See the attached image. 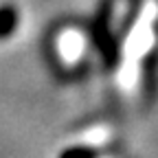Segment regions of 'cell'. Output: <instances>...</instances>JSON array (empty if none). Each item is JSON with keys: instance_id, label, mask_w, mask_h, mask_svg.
<instances>
[{"instance_id": "obj_1", "label": "cell", "mask_w": 158, "mask_h": 158, "mask_svg": "<svg viewBox=\"0 0 158 158\" xmlns=\"http://www.w3.org/2000/svg\"><path fill=\"white\" fill-rule=\"evenodd\" d=\"M97 154L92 149H86V147H73L68 152H64L62 158H94Z\"/></svg>"}]
</instances>
